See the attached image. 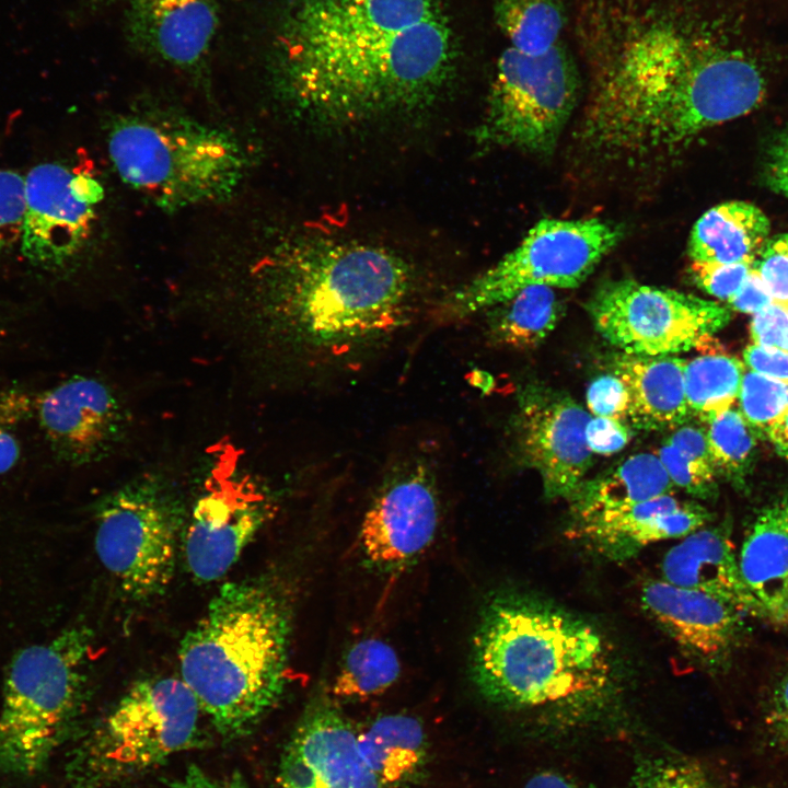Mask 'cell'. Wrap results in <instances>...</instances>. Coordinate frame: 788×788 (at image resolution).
Wrapping results in <instances>:
<instances>
[{
  "label": "cell",
  "instance_id": "cell-1",
  "mask_svg": "<svg viewBox=\"0 0 788 788\" xmlns=\"http://www.w3.org/2000/svg\"><path fill=\"white\" fill-rule=\"evenodd\" d=\"M269 53L294 104L351 120L429 103L459 50L442 0H288Z\"/></svg>",
  "mask_w": 788,
  "mask_h": 788
},
{
  "label": "cell",
  "instance_id": "cell-2",
  "mask_svg": "<svg viewBox=\"0 0 788 788\" xmlns=\"http://www.w3.org/2000/svg\"><path fill=\"white\" fill-rule=\"evenodd\" d=\"M765 89L750 57L673 10L633 15L617 30L581 137L612 158L673 154L699 132L755 109Z\"/></svg>",
  "mask_w": 788,
  "mask_h": 788
},
{
  "label": "cell",
  "instance_id": "cell-3",
  "mask_svg": "<svg viewBox=\"0 0 788 788\" xmlns=\"http://www.w3.org/2000/svg\"><path fill=\"white\" fill-rule=\"evenodd\" d=\"M471 675L491 704L568 723L595 718L612 700L614 664L600 633L554 604L499 593L484 605Z\"/></svg>",
  "mask_w": 788,
  "mask_h": 788
},
{
  "label": "cell",
  "instance_id": "cell-4",
  "mask_svg": "<svg viewBox=\"0 0 788 788\" xmlns=\"http://www.w3.org/2000/svg\"><path fill=\"white\" fill-rule=\"evenodd\" d=\"M291 617L277 582L243 579L224 583L184 636L179 677L222 738L244 737L280 700Z\"/></svg>",
  "mask_w": 788,
  "mask_h": 788
},
{
  "label": "cell",
  "instance_id": "cell-5",
  "mask_svg": "<svg viewBox=\"0 0 788 788\" xmlns=\"http://www.w3.org/2000/svg\"><path fill=\"white\" fill-rule=\"evenodd\" d=\"M410 289V273L398 256L369 245H324L276 259L267 308L290 341L341 355L402 326Z\"/></svg>",
  "mask_w": 788,
  "mask_h": 788
},
{
  "label": "cell",
  "instance_id": "cell-6",
  "mask_svg": "<svg viewBox=\"0 0 788 788\" xmlns=\"http://www.w3.org/2000/svg\"><path fill=\"white\" fill-rule=\"evenodd\" d=\"M107 151L123 182L166 210L225 201L248 170L232 135L171 113L124 116L108 134Z\"/></svg>",
  "mask_w": 788,
  "mask_h": 788
},
{
  "label": "cell",
  "instance_id": "cell-7",
  "mask_svg": "<svg viewBox=\"0 0 788 788\" xmlns=\"http://www.w3.org/2000/svg\"><path fill=\"white\" fill-rule=\"evenodd\" d=\"M92 639L76 625L12 658L0 707L2 773H39L63 741L85 697Z\"/></svg>",
  "mask_w": 788,
  "mask_h": 788
},
{
  "label": "cell",
  "instance_id": "cell-8",
  "mask_svg": "<svg viewBox=\"0 0 788 788\" xmlns=\"http://www.w3.org/2000/svg\"><path fill=\"white\" fill-rule=\"evenodd\" d=\"M201 709L178 676L136 681L79 744L68 768L77 788H103L139 776L201 744Z\"/></svg>",
  "mask_w": 788,
  "mask_h": 788
},
{
  "label": "cell",
  "instance_id": "cell-9",
  "mask_svg": "<svg viewBox=\"0 0 788 788\" xmlns=\"http://www.w3.org/2000/svg\"><path fill=\"white\" fill-rule=\"evenodd\" d=\"M95 552L123 592L149 601L170 586L176 560L179 503L169 483L141 475L95 508Z\"/></svg>",
  "mask_w": 788,
  "mask_h": 788
},
{
  "label": "cell",
  "instance_id": "cell-10",
  "mask_svg": "<svg viewBox=\"0 0 788 788\" xmlns=\"http://www.w3.org/2000/svg\"><path fill=\"white\" fill-rule=\"evenodd\" d=\"M619 225L590 219H543L497 264L459 289L449 309L466 316L532 286L576 288L622 240Z\"/></svg>",
  "mask_w": 788,
  "mask_h": 788
},
{
  "label": "cell",
  "instance_id": "cell-11",
  "mask_svg": "<svg viewBox=\"0 0 788 788\" xmlns=\"http://www.w3.org/2000/svg\"><path fill=\"white\" fill-rule=\"evenodd\" d=\"M577 91L575 62L560 43L540 55L509 46L497 62L479 139L549 154L573 111Z\"/></svg>",
  "mask_w": 788,
  "mask_h": 788
},
{
  "label": "cell",
  "instance_id": "cell-12",
  "mask_svg": "<svg viewBox=\"0 0 788 788\" xmlns=\"http://www.w3.org/2000/svg\"><path fill=\"white\" fill-rule=\"evenodd\" d=\"M587 310L606 341L623 354L642 357L708 347L730 318L728 309L715 301L633 279L605 282Z\"/></svg>",
  "mask_w": 788,
  "mask_h": 788
},
{
  "label": "cell",
  "instance_id": "cell-13",
  "mask_svg": "<svg viewBox=\"0 0 788 788\" xmlns=\"http://www.w3.org/2000/svg\"><path fill=\"white\" fill-rule=\"evenodd\" d=\"M268 489L236 467H219L196 500L187 524V569L200 582L223 577L275 513Z\"/></svg>",
  "mask_w": 788,
  "mask_h": 788
},
{
  "label": "cell",
  "instance_id": "cell-14",
  "mask_svg": "<svg viewBox=\"0 0 788 788\" xmlns=\"http://www.w3.org/2000/svg\"><path fill=\"white\" fill-rule=\"evenodd\" d=\"M103 198L88 173L60 162L34 166L25 177L24 257L44 269L63 267L85 244Z\"/></svg>",
  "mask_w": 788,
  "mask_h": 788
},
{
  "label": "cell",
  "instance_id": "cell-15",
  "mask_svg": "<svg viewBox=\"0 0 788 788\" xmlns=\"http://www.w3.org/2000/svg\"><path fill=\"white\" fill-rule=\"evenodd\" d=\"M440 505L432 473L416 461L392 474L370 503L359 543L367 564L383 573L410 567L433 542Z\"/></svg>",
  "mask_w": 788,
  "mask_h": 788
},
{
  "label": "cell",
  "instance_id": "cell-16",
  "mask_svg": "<svg viewBox=\"0 0 788 788\" xmlns=\"http://www.w3.org/2000/svg\"><path fill=\"white\" fill-rule=\"evenodd\" d=\"M591 414L570 395L542 385L521 393L515 418L519 451L549 499L570 500L592 466L586 440Z\"/></svg>",
  "mask_w": 788,
  "mask_h": 788
},
{
  "label": "cell",
  "instance_id": "cell-17",
  "mask_svg": "<svg viewBox=\"0 0 788 788\" xmlns=\"http://www.w3.org/2000/svg\"><path fill=\"white\" fill-rule=\"evenodd\" d=\"M35 407L54 454L76 466L106 460L121 445L130 426L119 393L93 375L63 380L44 392Z\"/></svg>",
  "mask_w": 788,
  "mask_h": 788
},
{
  "label": "cell",
  "instance_id": "cell-18",
  "mask_svg": "<svg viewBox=\"0 0 788 788\" xmlns=\"http://www.w3.org/2000/svg\"><path fill=\"white\" fill-rule=\"evenodd\" d=\"M274 788H384L363 760L358 731L333 696L306 705L280 756Z\"/></svg>",
  "mask_w": 788,
  "mask_h": 788
},
{
  "label": "cell",
  "instance_id": "cell-19",
  "mask_svg": "<svg viewBox=\"0 0 788 788\" xmlns=\"http://www.w3.org/2000/svg\"><path fill=\"white\" fill-rule=\"evenodd\" d=\"M219 26L216 0H127L123 18L132 50L197 81L207 79Z\"/></svg>",
  "mask_w": 788,
  "mask_h": 788
},
{
  "label": "cell",
  "instance_id": "cell-20",
  "mask_svg": "<svg viewBox=\"0 0 788 788\" xmlns=\"http://www.w3.org/2000/svg\"><path fill=\"white\" fill-rule=\"evenodd\" d=\"M712 517L694 500L664 495L626 508L572 520L569 537L612 561H624L652 543L683 538Z\"/></svg>",
  "mask_w": 788,
  "mask_h": 788
},
{
  "label": "cell",
  "instance_id": "cell-21",
  "mask_svg": "<svg viewBox=\"0 0 788 788\" xmlns=\"http://www.w3.org/2000/svg\"><path fill=\"white\" fill-rule=\"evenodd\" d=\"M649 615L686 652L706 664H719L738 640L744 614L707 593L662 580L642 586Z\"/></svg>",
  "mask_w": 788,
  "mask_h": 788
},
{
  "label": "cell",
  "instance_id": "cell-22",
  "mask_svg": "<svg viewBox=\"0 0 788 788\" xmlns=\"http://www.w3.org/2000/svg\"><path fill=\"white\" fill-rule=\"evenodd\" d=\"M661 573L671 584L707 593L744 615L764 618L741 577L727 524L704 526L683 537L664 555Z\"/></svg>",
  "mask_w": 788,
  "mask_h": 788
},
{
  "label": "cell",
  "instance_id": "cell-23",
  "mask_svg": "<svg viewBox=\"0 0 788 788\" xmlns=\"http://www.w3.org/2000/svg\"><path fill=\"white\" fill-rule=\"evenodd\" d=\"M685 363L686 360L675 356L619 352L610 358V372L618 376L628 391V421L635 428L674 429L692 417L685 397Z\"/></svg>",
  "mask_w": 788,
  "mask_h": 788
},
{
  "label": "cell",
  "instance_id": "cell-24",
  "mask_svg": "<svg viewBox=\"0 0 788 788\" xmlns=\"http://www.w3.org/2000/svg\"><path fill=\"white\" fill-rule=\"evenodd\" d=\"M738 564L764 618L787 625L788 499L761 511L742 543Z\"/></svg>",
  "mask_w": 788,
  "mask_h": 788
},
{
  "label": "cell",
  "instance_id": "cell-25",
  "mask_svg": "<svg viewBox=\"0 0 788 788\" xmlns=\"http://www.w3.org/2000/svg\"><path fill=\"white\" fill-rule=\"evenodd\" d=\"M768 231L769 221L756 206L744 201L723 202L695 222L688 254L693 262L753 264Z\"/></svg>",
  "mask_w": 788,
  "mask_h": 788
},
{
  "label": "cell",
  "instance_id": "cell-26",
  "mask_svg": "<svg viewBox=\"0 0 788 788\" xmlns=\"http://www.w3.org/2000/svg\"><path fill=\"white\" fill-rule=\"evenodd\" d=\"M674 488L657 454L638 453L596 477L584 480L569 500L572 518L580 520L626 508L674 494Z\"/></svg>",
  "mask_w": 788,
  "mask_h": 788
},
{
  "label": "cell",
  "instance_id": "cell-27",
  "mask_svg": "<svg viewBox=\"0 0 788 788\" xmlns=\"http://www.w3.org/2000/svg\"><path fill=\"white\" fill-rule=\"evenodd\" d=\"M360 753L384 788L412 783L427 762V735L419 719L406 714L378 717L358 731Z\"/></svg>",
  "mask_w": 788,
  "mask_h": 788
},
{
  "label": "cell",
  "instance_id": "cell-28",
  "mask_svg": "<svg viewBox=\"0 0 788 788\" xmlns=\"http://www.w3.org/2000/svg\"><path fill=\"white\" fill-rule=\"evenodd\" d=\"M561 305L554 288L532 286L495 306L491 338L517 349L537 347L555 328Z\"/></svg>",
  "mask_w": 788,
  "mask_h": 788
},
{
  "label": "cell",
  "instance_id": "cell-29",
  "mask_svg": "<svg viewBox=\"0 0 788 788\" xmlns=\"http://www.w3.org/2000/svg\"><path fill=\"white\" fill-rule=\"evenodd\" d=\"M493 7L510 47L540 55L560 43L566 18L563 0H493Z\"/></svg>",
  "mask_w": 788,
  "mask_h": 788
},
{
  "label": "cell",
  "instance_id": "cell-30",
  "mask_svg": "<svg viewBox=\"0 0 788 788\" xmlns=\"http://www.w3.org/2000/svg\"><path fill=\"white\" fill-rule=\"evenodd\" d=\"M745 372L744 363L723 354H706L686 361L685 397L691 416L706 422L733 406Z\"/></svg>",
  "mask_w": 788,
  "mask_h": 788
},
{
  "label": "cell",
  "instance_id": "cell-31",
  "mask_svg": "<svg viewBox=\"0 0 788 788\" xmlns=\"http://www.w3.org/2000/svg\"><path fill=\"white\" fill-rule=\"evenodd\" d=\"M401 675L396 651L378 638H366L346 652L332 686L333 698L361 700L391 687Z\"/></svg>",
  "mask_w": 788,
  "mask_h": 788
},
{
  "label": "cell",
  "instance_id": "cell-32",
  "mask_svg": "<svg viewBox=\"0 0 788 788\" xmlns=\"http://www.w3.org/2000/svg\"><path fill=\"white\" fill-rule=\"evenodd\" d=\"M703 424L716 473L742 488L753 461L756 433L733 406Z\"/></svg>",
  "mask_w": 788,
  "mask_h": 788
},
{
  "label": "cell",
  "instance_id": "cell-33",
  "mask_svg": "<svg viewBox=\"0 0 788 788\" xmlns=\"http://www.w3.org/2000/svg\"><path fill=\"white\" fill-rule=\"evenodd\" d=\"M625 788H720L699 760L677 753H644L634 761Z\"/></svg>",
  "mask_w": 788,
  "mask_h": 788
},
{
  "label": "cell",
  "instance_id": "cell-34",
  "mask_svg": "<svg viewBox=\"0 0 788 788\" xmlns=\"http://www.w3.org/2000/svg\"><path fill=\"white\" fill-rule=\"evenodd\" d=\"M739 410L757 437L788 412V382L745 370L738 395Z\"/></svg>",
  "mask_w": 788,
  "mask_h": 788
},
{
  "label": "cell",
  "instance_id": "cell-35",
  "mask_svg": "<svg viewBox=\"0 0 788 788\" xmlns=\"http://www.w3.org/2000/svg\"><path fill=\"white\" fill-rule=\"evenodd\" d=\"M657 455L675 488L699 499L716 497L717 473L712 464L694 459L667 441Z\"/></svg>",
  "mask_w": 788,
  "mask_h": 788
},
{
  "label": "cell",
  "instance_id": "cell-36",
  "mask_svg": "<svg viewBox=\"0 0 788 788\" xmlns=\"http://www.w3.org/2000/svg\"><path fill=\"white\" fill-rule=\"evenodd\" d=\"M25 215V177L0 167V253L20 244Z\"/></svg>",
  "mask_w": 788,
  "mask_h": 788
},
{
  "label": "cell",
  "instance_id": "cell-37",
  "mask_svg": "<svg viewBox=\"0 0 788 788\" xmlns=\"http://www.w3.org/2000/svg\"><path fill=\"white\" fill-rule=\"evenodd\" d=\"M30 396L19 390H0V475L11 471L20 459L18 428L33 409Z\"/></svg>",
  "mask_w": 788,
  "mask_h": 788
},
{
  "label": "cell",
  "instance_id": "cell-38",
  "mask_svg": "<svg viewBox=\"0 0 788 788\" xmlns=\"http://www.w3.org/2000/svg\"><path fill=\"white\" fill-rule=\"evenodd\" d=\"M752 268L750 263L693 262L691 271L696 285L709 296L728 301L741 287Z\"/></svg>",
  "mask_w": 788,
  "mask_h": 788
},
{
  "label": "cell",
  "instance_id": "cell-39",
  "mask_svg": "<svg viewBox=\"0 0 788 788\" xmlns=\"http://www.w3.org/2000/svg\"><path fill=\"white\" fill-rule=\"evenodd\" d=\"M587 405L592 416L628 420L630 398L624 382L613 373L595 378L588 386Z\"/></svg>",
  "mask_w": 788,
  "mask_h": 788
},
{
  "label": "cell",
  "instance_id": "cell-40",
  "mask_svg": "<svg viewBox=\"0 0 788 788\" xmlns=\"http://www.w3.org/2000/svg\"><path fill=\"white\" fill-rule=\"evenodd\" d=\"M755 269L765 282L773 302L788 305V234L774 239L762 250Z\"/></svg>",
  "mask_w": 788,
  "mask_h": 788
},
{
  "label": "cell",
  "instance_id": "cell-41",
  "mask_svg": "<svg viewBox=\"0 0 788 788\" xmlns=\"http://www.w3.org/2000/svg\"><path fill=\"white\" fill-rule=\"evenodd\" d=\"M753 315L750 324L753 344L788 352V305L772 302Z\"/></svg>",
  "mask_w": 788,
  "mask_h": 788
},
{
  "label": "cell",
  "instance_id": "cell-42",
  "mask_svg": "<svg viewBox=\"0 0 788 788\" xmlns=\"http://www.w3.org/2000/svg\"><path fill=\"white\" fill-rule=\"evenodd\" d=\"M630 439L629 427L617 419L591 416L586 426L587 444L593 454H614L624 449Z\"/></svg>",
  "mask_w": 788,
  "mask_h": 788
},
{
  "label": "cell",
  "instance_id": "cell-43",
  "mask_svg": "<svg viewBox=\"0 0 788 788\" xmlns=\"http://www.w3.org/2000/svg\"><path fill=\"white\" fill-rule=\"evenodd\" d=\"M765 722L773 743L788 754V676L774 688Z\"/></svg>",
  "mask_w": 788,
  "mask_h": 788
},
{
  "label": "cell",
  "instance_id": "cell-44",
  "mask_svg": "<svg viewBox=\"0 0 788 788\" xmlns=\"http://www.w3.org/2000/svg\"><path fill=\"white\" fill-rule=\"evenodd\" d=\"M743 359L752 371L788 382V352L752 344L743 351Z\"/></svg>",
  "mask_w": 788,
  "mask_h": 788
},
{
  "label": "cell",
  "instance_id": "cell-45",
  "mask_svg": "<svg viewBox=\"0 0 788 788\" xmlns=\"http://www.w3.org/2000/svg\"><path fill=\"white\" fill-rule=\"evenodd\" d=\"M773 302V298L755 268H751L739 290L728 300L739 312L755 314Z\"/></svg>",
  "mask_w": 788,
  "mask_h": 788
},
{
  "label": "cell",
  "instance_id": "cell-46",
  "mask_svg": "<svg viewBox=\"0 0 788 788\" xmlns=\"http://www.w3.org/2000/svg\"><path fill=\"white\" fill-rule=\"evenodd\" d=\"M171 788H247L239 773L218 777L196 764L187 766L184 774L169 783Z\"/></svg>",
  "mask_w": 788,
  "mask_h": 788
},
{
  "label": "cell",
  "instance_id": "cell-47",
  "mask_svg": "<svg viewBox=\"0 0 788 788\" xmlns=\"http://www.w3.org/2000/svg\"><path fill=\"white\" fill-rule=\"evenodd\" d=\"M765 176L774 192L788 198V131L781 134L770 147Z\"/></svg>",
  "mask_w": 788,
  "mask_h": 788
},
{
  "label": "cell",
  "instance_id": "cell-48",
  "mask_svg": "<svg viewBox=\"0 0 788 788\" xmlns=\"http://www.w3.org/2000/svg\"><path fill=\"white\" fill-rule=\"evenodd\" d=\"M523 788H588L575 777L555 769L542 768L534 772Z\"/></svg>",
  "mask_w": 788,
  "mask_h": 788
},
{
  "label": "cell",
  "instance_id": "cell-49",
  "mask_svg": "<svg viewBox=\"0 0 788 788\" xmlns=\"http://www.w3.org/2000/svg\"><path fill=\"white\" fill-rule=\"evenodd\" d=\"M767 436L777 453L788 459V412L770 427Z\"/></svg>",
  "mask_w": 788,
  "mask_h": 788
},
{
  "label": "cell",
  "instance_id": "cell-50",
  "mask_svg": "<svg viewBox=\"0 0 788 788\" xmlns=\"http://www.w3.org/2000/svg\"><path fill=\"white\" fill-rule=\"evenodd\" d=\"M91 3H93L96 7H108L112 4H115L120 1H127V0H89Z\"/></svg>",
  "mask_w": 788,
  "mask_h": 788
},
{
  "label": "cell",
  "instance_id": "cell-51",
  "mask_svg": "<svg viewBox=\"0 0 788 788\" xmlns=\"http://www.w3.org/2000/svg\"><path fill=\"white\" fill-rule=\"evenodd\" d=\"M787 625H788V612H787Z\"/></svg>",
  "mask_w": 788,
  "mask_h": 788
}]
</instances>
